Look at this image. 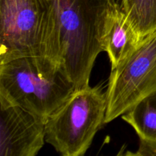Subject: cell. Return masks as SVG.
<instances>
[{
  "label": "cell",
  "instance_id": "obj_1",
  "mask_svg": "<svg viewBox=\"0 0 156 156\" xmlns=\"http://www.w3.org/2000/svg\"><path fill=\"white\" fill-rule=\"evenodd\" d=\"M55 18L54 59L76 89L89 85L96 58L103 51L102 21L107 0H49Z\"/></svg>",
  "mask_w": 156,
  "mask_h": 156
},
{
  "label": "cell",
  "instance_id": "obj_2",
  "mask_svg": "<svg viewBox=\"0 0 156 156\" xmlns=\"http://www.w3.org/2000/svg\"><path fill=\"white\" fill-rule=\"evenodd\" d=\"M76 90L61 64L47 56L0 63V105L22 108L44 123Z\"/></svg>",
  "mask_w": 156,
  "mask_h": 156
},
{
  "label": "cell",
  "instance_id": "obj_3",
  "mask_svg": "<svg viewBox=\"0 0 156 156\" xmlns=\"http://www.w3.org/2000/svg\"><path fill=\"white\" fill-rule=\"evenodd\" d=\"M55 27L49 0H0V63L31 56L54 59Z\"/></svg>",
  "mask_w": 156,
  "mask_h": 156
},
{
  "label": "cell",
  "instance_id": "obj_4",
  "mask_svg": "<svg viewBox=\"0 0 156 156\" xmlns=\"http://www.w3.org/2000/svg\"><path fill=\"white\" fill-rule=\"evenodd\" d=\"M106 92L101 85L76 90L45 122V141L60 156H84L105 124Z\"/></svg>",
  "mask_w": 156,
  "mask_h": 156
},
{
  "label": "cell",
  "instance_id": "obj_5",
  "mask_svg": "<svg viewBox=\"0 0 156 156\" xmlns=\"http://www.w3.org/2000/svg\"><path fill=\"white\" fill-rule=\"evenodd\" d=\"M156 92V30L141 40L136 48L111 70L106 91L108 123L130 111Z\"/></svg>",
  "mask_w": 156,
  "mask_h": 156
},
{
  "label": "cell",
  "instance_id": "obj_6",
  "mask_svg": "<svg viewBox=\"0 0 156 156\" xmlns=\"http://www.w3.org/2000/svg\"><path fill=\"white\" fill-rule=\"evenodd\" d=\"M45 141V123L22 108L0 105V156H37Z\"/></svg>",
  "mask_w": 156,
  "mask_h": 156
},
{
  "label": "cell",
  "instance_id": "obj_7",
  "mask_svg": "<svg viewBox=\"0 0 156 156\" xmlns=\"http://www.w3.org/2000/svg\"><path fill=\"white\" fill-rule=\"evenodd\" d=\"M115 0H107L102 21L101 44L108 55L111 70L120 66L141 41Z\"/></svg>",
  "mask_w": 156,
  "mask_h": 156
},
{
  "label": "cell",
  "instance_id": "obj_8",
  "mask_svg": "<svg viewBox=\"0 0 156 156\" xmlns=\"http://www.w3.org/2000/svg\"><path fill=\"white\" fill-rule=\"evenodd\" d=\"M121 117L138 136L140 146L137 152L146 156H156V92Z\"/></svg>",
  "mask_w": 156,
  "mask_h": 156
},
{
  "label": "cell",
  "instance_id": "obj_9",
  "mask_svg": "<svg viewBox=\"0 0 156 156\" xmlns=\"http://www.w3.org/2000/svg\"><path fill=\"white\" fill-rule=\"evenodd\" d=\"M122 9L141 39L156 30V0H121Z\"/></svg>",
  "mask_w": 156,
  "mask_h": 156
},
{
  "label": "cell",
  "instance_id": "obj_10",
  "mask_svg": "<svg viewBox=\"0 0 156 156\" xmlns=\"http://www.w3.org/2000/svg\"><path fill=\"white\" fill-rule=\"evenodd\" d=\"M125 149H126V146H123L121 148H120V149L119 150V152H117V154L116 155V156H123V153L125 152Z\"/></svg>",
  "mask_w": 156,
  "mask_h": 156
}]
</instances>
